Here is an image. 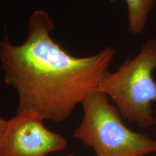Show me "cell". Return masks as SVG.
I'll return each instance as SVG.
<instances>
[{
  "label": "cell",
  "mask_w": 156,
  "mask_h": 156,
  "mask_svg": "<svg viewBox=\"0 0 156 156\" xmlns=\"http://www.w3.org/2000/svg\"><path fill=\"white\" fill-rule=\"evenodd\" d=\"M28 28L23 44H12L7 36L0 41L4 81L16 90L17 112H35L45 120L63 122L98 91L115 50L108 47L85 57L68 54L52 38L54 23L42 9L30 15Z\"/></svg>",
  "instance_id": "cell-1"
},
{
  "label": "cell",
  "mask_w": 156,
  "mask_h": 156,
  "mask_svg": "<svg viewBox=\"0 0 156 156\" xmlns=\"http://www.w3.org/2000/svg\"><path fill=\"white\" fill-rule=\"evenodd\" d=\"M156 39H149L137 54L118 69L109 73L98 91L114 103L124 119L139 127L156 124L153 104L156 103Z\"/></svg>",
  "instance_id": "cell-2"
},
{
  "label": "cell",
  "mask_w": 156,
  "mask_h": 156,
  "mask_svg": "<svg viewBox=\"0 0 156 156\" xmlns=\"http://www.w3.org/2000/svg\"><path fill=\"white\" fill-rule=\"evenodd\" d=\"M83 116L73 136L96 156H147L156 153V140L129 129L106 94L96 91L82 103Z\"/></svg>",
  "instance_id": "cell-3"
},
{
  "label": "cell",
  "mask_w": 156,
  "mask_h": 156,
  "mask_svg": "<svg viewBox=\"0 0 156 156\" xmlns=\"http://www.w3.org/2000/svg\"><path fill=\"white\" fill-rule=\"evenodd\" d=\"M35 112H17L8 120L0 156H46L67 147V140L48 130Z\"/></svg>",
  "instance_id": "cell-4"
},
{
  "label": "cell",
  "mask_w": 156,
  "mask_h": 156,
  "mask_svg": "<svg viewBox=\"0 0 156 156\" xmlns=\"http://www.w3.org/2000/svg\"><path fill=\"white\" fill-rule=\"evenodd\" d=\"M128 11V28L132 34L144 30L150 12L156 0H124Z\"/></svg>",
  "instance_id": "cell-5"
},
{
  "label": "cell",
  "mask_w": 156,
  "mask_h": 156,
  "mask_svg": "<svg viewBox=\"0 0 156 156\" xmlns=\"http://www.w3.org/2000/svg\"><path fill=\"white\" fill-rule=\"evenodd\" d=\"M7 123H8V121L5 120L0 116V147H1L4 137H5L6 131H7Z\"/></svg>",
  "instance_id": "cell-6"
},
{
  "label": "cell",
  "mask_w": 156,
  "mask_h": 156,
  "mask_svg": "<svg viewBox=\"0 0 156 156\" xmlns=\"http://www.w3.org/2000/svg\"><path fill=\"white\" fill-rule=\"evenodd\" d=\"M66 156H74L73 155H71V154H70V155H66Z\"/></svg>",
  "instance_id": "cell-7"
}]
</instances>
